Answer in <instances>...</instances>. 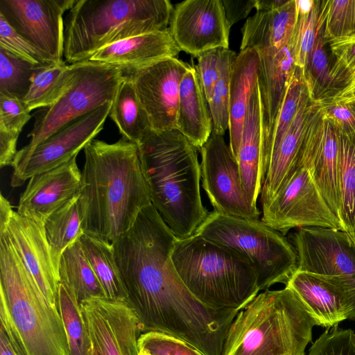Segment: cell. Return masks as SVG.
<instances>
[{
	"mask_svg": "<svg viewBox=\"0 0 355 355\" xmlns=\"http://www.w3.org/2000/svg\"><path fill=\"white\" fill-rule=\"evenodd\" d=\"M176 237L150 204L113 243L115 263L141 333L165 334L194 345L212 330L216 309L199 301L178 275Z\"/></svg>",
	"mask_w": 355,
	"mask_h": 355,
	"instance_id": "1",
	"label": "cell"
},
{
	"mask_svg": "<svg viewBox=\"0 0 355 355\" xmlns=\"http://www.w3.org/2000/svg\"><path fill=\"white\" fill-rule=\"evenodd\" d=\"M78 195L85 234L113 243L151 203L137 144L94 139L84 148Z\"/></svg>",
	"mask_w": 355,
	"mask_h": 355,
	"instance_id": "2",
	"label": "cell"
},
{
	"mask_svg": "<svg viewBox=\"0 0 355 355\" xmlns=\"http://www.w3.org/2000/svg\"><path fill=\"white\" fill-rule=\"evenodd\" d=\"M137 145L152 205L177 239L194 234L209 214L198 148L176 129L150 130Z\"/></svg>",
	"mask_w": 355,
	"mask_h": 355,
	"instance_id": "3",
	"label": "cell"
},
{
	"mask_svg": "<svg viewBox=\"0 0 355 355\" xmlns=\"http://www.w3.org/2000/svg\"><path fill=\"white\" fill-rule=\"evenodd\" d=\"M0 329L17 355H70L59 309L44 297L1 226Z\"/></svg>",
	"mask_w": 355,
	"mask_h": 355,
	"instance_id": "4",
	"label": "cell"
},
{
	"mask_svg": "<svg viewBox=\"0 0 355 355\" xmlns=\"http://www.w3.org/2000/svg\"><path fill=\"white\" fill-rule=\"evenodd\" d=\"M315 325L291 288L266 290L237 313L221 355H304Z\"/></svg>",
	"mask_w": 355,
	"mask_h": 355,
	"instance_id": "5",
	"label": "cell"
},
{
	"mask_svg": "<svg viewBox=\"0 0 355 355\" xmlns=\"http://www.w3.org/2000/svg\"><path fill=\"white\" fill-rule=\"evenodd\" d=\"M171 260L186 287L208 306L240 311L259 294L258 274L248 257L197 233L176 239Z\"/></svg>",
	"mask_w": 355,
	"mask_h": 355,
	"instance_id": "6",
	"label": "cell"
},
{
	"mask_svg": "<svg viewBox=\"0 0 355 355\" xmlns=\"http://www.w3.org/2000/svg\"><path fill=\"white\" fill-rule=\"evenodd\" d=\"M168 0H76L64 27V56L71 64L126 38L168 28Z\"/></svg>",
	"mask_w": 355,
	"mask_h": 355,
	"instance_id": "7",
	"label": "cell"
},
{
	"mask_svg": "<svg viewBox=\"0 0 355 355\" xmlns=\"http://www.w3.org/2000/svg\"><path fill=\"white\" fill-rule=\"evenodd\" d=\"M196 233L229 246L248 257L258 274L259 291L272 285H286L297 270V256L291 242L259 219L209 212Z\"/></svg>",
	"mask_w": 355,
	"mask_h": 355,
	"instance_id": "8",
	"label": "cell"
},
{
	"mask_svg": "<svg viewBox=\"0 0 355 355\" xmlns=\"http://www.w3.org/2000/svg\"><path fill=\"white\" fill-rule=\"evenodd\" d=\"M74 67V78L65 92L53 105L33 114L30 141L17 151L12 167L65 125L112 101L125 76L117 67L91 60L75 63Z\"/></svg>",
	"mask_w": 355,
	"mask_h": 355,
	"instance_id": "9",
	"label": "cell"
},
{
	"mask_svg": "<svg viewBox=\"0 0 355 355\" xmlns=\"http://www.w3.org/2000/svg\"><path fill=\"white\" fill-rule=\"evenodd\" d=\"M291 240L297 270L318 275L355 304V239L341 230L304 227L293 232Z\"/></svg>",
	"mask_w": 355,
	"mask_h": 355,
	"instance_id": "10",
	"label": "cell"
},
{
	"mask_svg": "<svg viewBox=\"0 0 355 355\" xmlns=\"http://www.w3.org/2000/svg\"><path fill=\"white\" fill-rule=\"evenodd\" d=\"M261 220L286 235L293 228L343 230L318 188L310 171L301 165L273 198L261 207Z\"/></svg>",
	"mask_w": 355,
	"mask_h": 355,
	"instance_id": "11",
	"label": "cell"
},
{
	"mask_svg": "<svg viewBox=\"0 0 355 355\" xmlns=\"http://www.w3.org/2000/svg\"><path fill=\"white\" fill-rule=\"evenodd\" d=\"M223 136L211 132L199 149L202 187L215 211L234 217L259 219L261 212L248 199L238 164Z\"/></svg>",
	"mask_w": 355,
	"mask_h": 355,
	"instance_id": "12",
	"label": "cell"
},
{
	"mask_svg": "<svg viewBox=\"0 0 355 355\" xmlns=\"http://www.w3.org/2000/svg\"><path fill=\"white\" fill-rule=\"evenodd\" d=\"M112 101L63 126L37 145L13 166L11 186L17 187L39 174L69 161L101 132Z\"/></svg>",
	"mask_w": 355,
	"mask_h": 355,
	"instance_id": "13",
	"label": "cell"
},
{
	"mask_svg": "<svg viewBox=\"0 0 355 355\" xmlns=\"http://www.w3.org/2000/svg\"><path fill=\"white\" fill-rule=\"evenodd\" d=\"M76 0H0V15L50 62H63L62 15Z\"/></svg>",
	"mask_w": 355,
	"mask_h": 355,
	"instance_id": "14",
	"label": "cell"
},
{
	"mask_svg": "<svg viewBox=\"0 0 355 355\" xmlns=\"http://www.w3.org/2000/svg\"><path fill=\"white\" fill-rule=\"evenodd\" d=\"M0 226L6 229L44 297L52 306L59 309V276L53 263L44 225L18 214L1 193Z\"/></svg>",
	"mask_w": 355,
	"mask_h": 355,
	"instance_id": "15",
	"label": "cell"
},
{
	"mask_svg": "<svg viewBox=\"0 0 355 355\" xmlns=\"http://www.w3.org/2000/svg\"><path fill=\"white\" fill-rule=\"evenodd\" d=\"M189 67L177 58H169L123 72L132 81L153 130H177L180 85Z\"/></svg>",
	"mask_w": 355,
	"mask_h": 355,
	"instance_id": "16",
	"label": "cell"
},
{
	"mask_svg": "<svg viewBox=\"0 0 355 355\" xmlns=\"http://www.w3.org/2000/svg\"><path fill=\"white\" fill-rule=\"evenodd\" d=\"M230 28L222 0L176 4L168 27L180 51L195 57L214 49H229Z\"/></svg>",
	"mask_w": 355,
	"mask_h": 355,
	"instance_id": "17",
	"label": "cell"
},
{
	"mask_svg": "<svg viewBox=\"0 0 355 355\" xmlns=\"http://www.w3.org/2000/svg\"><path fill=\"white\" fill-rule=\"evenodd\" d=\"M80 304L91 342L101 355H139L141 330L125 301L92 297Z\"/></svg>",
	"mask_w": 355,
	"mask_h": 355,
	"instance_id": "18",
	"label": "cell"
},
{
	"mask_svg": "<svg viewBox=\"0 0 355 355\" xmlns=\"http://www.w3.org/2000/svg\"><path fill=\"white\" fill-rule=\"evenodd\" d=\"M301 165L310 171L323 198L340 221L339 131L330 120L322 116L320 108L309 127Z\"/></svg>",
	"mask_w": 355,
	"mask_h": 355,
	"instance_id": "19",
	"label": "cell"
},
{
	"mask_svg": "<svg viewBox=\"0 0 355 355\" xmlns=\"http://www.w3.org/2000/svg\"><path fill=\"white\" fill-rule=\"evenodd\" d=\"M76 157L31 177L20 196L17 213L44 225L53 212L79 194L82 172Z\"/></svg>",
	"mask_w": 355,
	"mask_h": 355,
	"instance_id": "20",
	"label": "cell"
},
{
	"mask_svg": "<svg viewBox=\"0 0 355 355\" xmlns=\"http://www.w3.org/2000/svg\"><path fill=\"white\" fill-rule=\"evenodd\" d=\"M259 55V92L263 173L274 125L288 83L297 67L290 42L279 49L257 50Z\"/></svg>",
	"mask_w": 355,
	"mask_h": 355,
	"instance_id": "21",
	"label": "cell"
},
{
	"mask_svg": "<svg viewBox=\"0 0 355 355\" xmlns=\"http://www.w3.org/2000/svg\"><path fill=\"white\" fill-rule=\"evenodd\" d=\"M319 108L311 99L307 101L279 144L270 151L260 193L261 207L273 198L300 166L306 137Z\"/></svg>",
	"mask_w": 355,
	"mask_h": 355,
	"instance_id": "22",
	"label": "cell"
},
{
	"mask_svg": "<svg viewBox=\"0 0 355 355\" xmlns=\"http://www.w3.org/2000/svg\"><path fill=\"white\" fill-rule=\"evenodd\" d=\"M327 11V7L313 49L302 69L311 101L318 105L355 93V78L337 61L324 37Z\"/></svg>",
	"mask_w": 355,
	"mask_h": 355,
	"instance_id": "23",
	"label": "cell"
},
{
	"mask_svg": "<svg viewBox=\"0 0 355 355\" xmlns=\"http://www.w3.org/2000/svg\"><path fill=\"white\" fill-rule=\"evenodd\" d=\"M286 286L298 296L318 326L336 327L347 319L355 320L352 299L317 275L297 270Z\"/></svg>",
	"mask_w": 355,
	"mask_h": 355,
	"instance_id": "24",
	"label": "cell"
},
{
	"mask_svg": "<svg viewBox=\"0 0 355 355\" xmlns=\"http://www.w3.org/2000/svg\"><path fill=\"white\" fill-rule=\"evenodd\" d=\"M180 51L167 28L109 44L89 60L117 67L128 72L145 68L166 58H176Z\"/></svg>",
	"mask_w": 355,
	"mask_h": 355,
	"instance_id": "25",
	"label": "cell"
},
{
	"mask_svg": "<svg viewBox=\"0 0 355 355\" xmlns=\"http://www.w3.org/2000/svg\"><path fill=\"white\" fill-rule=\"evenodd\" d=\"M242 184L250 202L255 207L264 179L260 97L258 85L250 97L241 140L233 154Z\"/></svg>",
	"mask_w": 355,
	"mask_h": 355,
	"instance_id": "26",
	"label": "cell"
},
{
	"mask_svg": "<svg viewBox=\"0 0 355 355\" xmlns=\"http://www.w3.org/2000/svg\"><path fill=\"white\" fill-rule=\"evenodd\" d=\"M297 19L296 0H288L273 10L257 12L243 26L241 51L279 49L285 46L293 36Z\"/></svg>",
	"mask_w": 355,
	"mask_h": 355,
	"instance_id": "27",
	"label": "cell"
},
{
	"mask_svg": "<svg viewBox=\"0 0 355 355\" xmlns=\"http://www.w3.org/2000/svg\"><path fill=\"white\" fill-rule=\"evenodd\" d=\"M259 67V55L253 49L241 51L232 66L228 130L232 155L239 144L248 103L257 85Z\"/></svg>",
	"mask_w": 355,
	"mask_h": 355,
	"instance_id": "28",
	"label": "cell"
},
{
	"mask_svg": "<svg viewBox=\"0 0 355 355\" xmlns=\"http://www.w3.org/2000/svg\"><path fill=\"white\" fill-rule=\"evenodd\" d=\"M177 130L198 149L212 132L207 102L195 67H189L180 85Z\"/></svg>",
	"mask_w": 355,
	"mask_h": 355,
	"instance_id": "29",
	"label": "cell"
},
{
	"mask_svg": "<svg viewBox=\"0 0 355 355\" xmlns=\"http://www.w3.org/2000/svg\"><path fill=\"white\" fill-rule=\"evenodd\" d=\"M124 76L112 101L109 116L123 139L137 144L152 129L132 81Z\"/></svg>",
	"mask_w": 355,
	"mask_h": 355,
	"instance_id": "30",
	"label": "cell"
},
{
	"mask_svg": "<svg viewBox=\"0 0 355 355\" xmlns=\"http://www.w3.org/2000/svg\"><path fill=\"white\" fill-rule=\"evenodd\" d=\"M58 276L60 283L72 293L80 303L92 297H105L83 252L80 239L69 246L62 254Z\"/></svg>",
	"mask_w": 355,
	"mask_h": 355,
	"instance_id": "31",
	"label": "cell"
},
{
	"mask_svg": "<svg viewBox=\"0 0 355 355\" xmlns=\"http://www.w3.org/2000/svg\"><path fill=\"white\" fill-rule=\"evenodd\" d=\"M74 76V64L67 65L64 61L37 67L22 101L27 110L31 112L53 105L70 86Z\"/></svg>",
	"mask_w": 355,
	"mask_h": 355,
	"instance_id": "32",
	"label": "cell"
},
{
	"mask_svg": "<svg viewBox=\"0 0 355 355\" xmlns=\"http://www.w3.org/2000/svg\"><path fill=\"white\" fill-rule=\"evenodd\" d=\"M78 195L53 212L44 223L53 263L58 272L60 260L64 250L84 234Z\"/></svg>",
	"mask_w": 355,
	"mask_h": 355,
	"instance_id": "33",
	"label": "cell"
},
{
	"mask_svg": "<svg viewBox=\"0 0 355 355\" xmlns=\"http://www.w3.org/2000/svg\"><path fill=\"white\" fill-rule=\"evenodd\" d=\"M80 241L105 297L125 302L126 293L115 263L112 244L85 234Z\"/></svg>",
	"mask_w": 355,
	"mask_h": 355,
	"instance_id": "34",
	"label": "cell"
},
{
	"mask_svg": "<svg viewBox=\"0 0 355 355\" xmlns=\"http://www.w3.org/2000/svg\"><path fill=\"white\" fill-rule=\"evenodd\" d=\"M338 175L340 222L355 239V132L339 131Z\"/></svg>",
	"mask_w": 355,
	"mask_h": 355,
	"instance_id": "35",
	"label": "cell"
},
{
	"mask_svg": "<svg viewBox=\"0 0 355 355\" xmlns=\"http://www.w3.org/2000/svg\"><path fill=\"white\" fill-rule=\"evenodd\" d=\"M58 308L66 331L70 355H89L92 342L80 304L63 284L58 286Z\"/></svg>",
	"mask_w": 355,
	"mask_h": 355,
	"instance_id": "36",
	"label": "cell"
},
{
	"mask_svg": "<svg viewBox=\"0 0 355 355\" xmlns=\"http://www.w3.org/2000/svg\"><path fill=\"white\" fill-rule=\"evenodd\" d=\"M328 0L315 1L311 10L297 13L293 36L290 40L295 64L302 69L313 49L319 26L327 7Z\"/></svg>",
	"mask_w": 355,
	"mask_h": 355,
	"instance_id": "37",
	"label": "cell"
},
{
	"mask_svg": "<svg viewBox=\"0 0 355 355\" xmlns=\"http://www.w3.org/2000/svg\"><path fill=\"white\" fill-rule=\"evenodd\" d=\"M236 55L229 49H223L220 75L207 103L212 122V132L220 135H224L229 129L230 75Z\"/></svg>",
	"mask_w": 355,
	"mask_h": 355,
	"instance_id": "38",
	"label": "cell"
},
{
	"mask_svg": "<svg viewBox=\"0 0 355 355\" xmlns=\"http://www.w3.org/2000/svg\"><path fill=\"white\" fill-rule=\"evenodd\" d=\"M37 67L0 49V94L23 101Z\"/></svg>",
	"mask_w": 355,
	"mask_h": 355,
	"instance_id": "39",
	"label": "cell"
},
{
	"mask_svg": "<svg viewBox=\"0 0 355 355\" xmlns=\"http://www.w3.org/2000/svg\"><path fill=\"white\" fill-rule=\"evenodd\" d=\"M355 37V0H328L324 37L329 43Z\"/></svg>",
	"mask_w": 355,
	"mask_h": 355,
	"instance_id": "40",
	"label": "cell"
},
{
	"mask_svg": "<svg viewBox=\"0 0 355 355\" xmlns=\"http://www.w3.org/2000/svg\"><path fill=\"white\" fill-rule=\"evenodd\" d=\"M0 49L36 66L51 64L38 49L20 35L0 15Z\"/></svg>",
	"mask_w": 355,
	"mask_h": 355,
	"instance_id": "41",
	"label": "cell"
},
{
	"mask_svg": "<svg viewBox=\"0 0 355 355\" xmlns=\"http://www.w3.org/2000/svg\"><path fill=\"white\" fill-rule=\"evenodd\" d=\"M138 346L151 355H203L184 340L158 332L141 334Z\"/></svg>",
	"mask_w": 355,
	"mask_h": 355,
	"instance_id": "42",
	"label": "cell"
},
{
	"mask_svg": "<svg viewBox=\"0 0 355 355\" xmlns=\"http://www.w3.org/2000/svg\"><path fill=\"white\" fill-rule=\"evenodd\" d=\"M336 327L326 330L313 343L309 355H355V332Z\"/></svg>",
	"mask_w": 355,
	"mask_h": 355,
	"instance_id": "43",
	"label": "cell"
},
{
	"mask_svg": "<svg viewBox=\"0 0 355 355\" xmlns=\"http://www.w3.org/2000/svg\"><path fill=\"white\" fill-rule=\"evenodd\" d=\"M319 105L322 116L330 120L340 132H355V93L336 98Z\"/></svg>",
	"mask_w": 355,
	"mask_h": 355,
	"instance_id": "44",
	"label": "cell"
},
{
	"mask_svg": "<svg viewBox=\"0 0 355 355\" xmlns=\"http://www.w3.org/2000/svg\"><path fill=\"white\" fill-rule=\"evenodd\" d=\"M20 99L0 94V130L19 135L31 114Z\"/></svg>",
	"mask_w": 355,
	"mask_h": 355,
	"instance_id": "45",
	"label": "cell"
},
{
	"mask_svg": "<svg viewBox=\"0 0 355 355\" xmlns=\"http://www.w3.org/2000/svg\"><path fill=\"white\" fill-rule=\"evenodd\" d=\"M224 49L217 48L203 52L197 56L195 66L198 77L207 102L211 97L221 69L222 53Z\"/></svg>",
	"mask_w": 355,
	"mask_h": 355,
	"instance_id": "46",
	"label": "cell"
},
{
	"mask_svg": "<svg viewBox=\"0 0 355 355\" xmlns=\"http://www.w3.org/2000/svg\"><path fill=\"white\" fill-rule=\"evenodd\" d=\"M329 46L338 62L355 78V37L331 42Z\"/></svg>",
	"mask_w": 355,
	"mask_h": 355,
	"instance_id": "47",
	"label": "cell"
},
{
	"mask_svg": "<svg viewBox=\"0 0 355 355\" xmlns=\"http://www.w3.org/2000/svg\"><path fill=\"white\" fill-rule=\"evenodd\" d=\"M257 0H222L225 16L230 27L248 17L255 8Z\"/></svg>",
	"mask_w": 355,
	"mask_h": 355,
	"instance_id": "48",
	"label": "cell"
},
{
	"mask_svg": "<svg viewBox=\"0 0 355 355\" xmlns=\"http://www.w3.org/2000/svg\"><path fill=\"white\" fill-rule=\"evenodd\" d=\"M19 135L0 130V166L3 168L13 164L17 153Z\"/></svg>",
	"mask_w": 355,
	"mask_h": 355,
	"instance_id": "49",
	"label": "cell"
},
{
	"mask_svg": "<svg viewBox=\"0 0 355 355\" xmlns=\"http://www.w3.org/2000/svg\"><path fill=\"white\" fill-rule=\"evenodd\" d=\"M288 0H257L255 9L257 12L273 10L283 6Z\"/></svg>",
	"mask_w": 355,
	"mask_h": 355,
	"instance_id": "50",
	"label": "cell"
},
{
	"mask_svg": "<svg viewBox=\"0 0 355 355\" xmlns=\"http://www.w3.org/2000/svg\"><path fill=\"white\" fill-rule=\"evenodd\" d=\"M0 355H17L4 331L0 329Z\"/></svg>",
	"mask_w": 355,
	"mask_h": 355,
	"instance_id": "51",
	"label": "cell"
},
{
	"mask_svg": "<svg viewBox=\"0 0 355 355\" xmlns=\"http://www.w3.org/2000/svg\"><path fill=\"white\" fill-rule=\"evenodd\" d=\"M89 355H101L97 347L92 343Z\"/></svg>",
	"mask_w": 355,
	"mask_h": 355,
	"instance_id": "52",
	"label": "cell"
},
{
	"mask_svg": "<svg viewBox=\"0 0 355 355\" xmlns=\"http://www.w3.org/2000/svg\"><path fill=\"white\" fill-rule=\"evenodd\" d=\"M139 355H151V354L146 350L139 349Z\"/></svg>",
	"mask_w": 355,
	"mask_h": 355,
	"instance_id": "53",
	"label": "cell"
}]
</instances>
